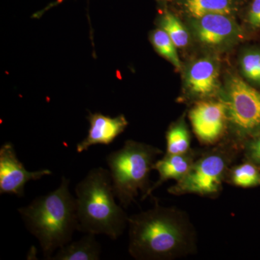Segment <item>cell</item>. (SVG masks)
I'll use <instances>...</instances> for the list:
<instances>
[{
  "mask_svg": "<svg viewBox=\"0 0 260 260\" xmlns=\"http://www.w3.org/2000/svg\"><path fill=\"white\" fill-rule=\"evenodd\" d=\"M87 119L89 121L88 135L76 145V151L79 153L86 151L93 145L112 144L128 126L123 114L111 117L101 113L90 112Z\"/></svg>",
  "mask_w": 260,
  "mask_h": 260,
  "instance_id": "cell-9",
  "label": "cell"
},
{
  "mask_svg": "<svg viewBox=\"0 0 260 260\" xmlns=\"http://www.w3.org/2000/svg\"><path fill=\"white\" fill-rule=\"evenodd\" d=\"M184 6L195 19L210 14L229 15L232 11V0H186Z\"/></svg>",
  "mask_w": 260,
  "mask_h": 260,
  "instance_id": "cell-14",
  "label": "cell"
},
{
  "mask_svg": "<svg viewBox=\"0 0 260 260\" xmlns=\"http://www.w3.org/2000/svg\"><path fill=\"white\" fill-rule=\"evenodd\" d=\"M242 73L247 79L260 85V51H246L241 59Z\"/></svg>",
  "mask_w": 260,
  "mask_h": 260,
  "instance_id": "cell-19",
  "label": "cell"
},
{
  "mask_svg": "<svg viewBox=\"0 0 260 260\" xmlns=\"http://www.w3.org/2000/svg\"><path fill=\"white\" fill-rule=\"evenodd\" d=\"M218 65L210 58L194 61L188 70L186 83L191 93L206 97L215 93L218 85Z\"/></svg>",
  "mask_w": 260,
  "mask_h": 260,
  "instance_id": "cell-11",
  "label": "cell"
},
{
  "mask_svg": "<svg viewBox=\"0 0 260 260\" xmlns=\"http://www.w3.org/2000/svg\"><path fill=\"white\" fill-rule=\"evenodd\" d=\"M190 135L184 121L171 126L167 133V154L181 155L189 153Z\"/></svg>",
  "mask_w": 260,
  "mask_h": 260,
  "instance_id": "cell-15",
  "label": "cell"
},
{
  "mask_svg": "<svg viewBox=\"0 0 260 260\" xmlns=\"http://www.w3.org/2000/svg\"><path fill=\"white\" fill-rule=\"evenodd\" d=\"M70 179L61 177L55 190L38 197L27 206L19 208L25 226L37 238L46 259L72 241L78 231L77 202L70 193Z\"/></svg>",
  "mask_w": 260,
  "mask_h": 260,
  "instance_id": "cell-2",
  "label": "cell"
},
{
  "mask_svg": "<svg viewBox=\"0 0 260 260\" xmlns=\"http://www.w3.org/2000/svg\"><path fill=\"white\" fill-rule=\"evenodd\" d=\"M194 162V158L189 153L181 155H166L160 160H156L153 169L158 172L159 179L150 188L148 196L151 194L154 189L169 179L180 180L189 172Z\"/></svg>",
  "mask_w": 260,
  "mask_h": 260,
  "instance_id": "cell-12",
  "label": "cell"
},
{
  "mask_svg": "<svg viewBox=\"0 0 260 260\" xmlns=\"http://www.w3.org/2000/svg\"><path fill=\"white\" fill-rule=\"evenodd\" d=\"M232 180L235 185L241 187H251L260 185V173L252 164L246 162L232 171Z\"/></svg>",
  "mask_w": 260,
  "mask_h": 260,
  "instance_id": "cell-18",
  "label": "cell"
},
{
  "mask_svg": "<svg viewBox=\"0 0 260 260\" xmlns=\"http://www.w3.org/2000/svg\"><path fill=\"white\" fill-rule=\"evenodd\" d=\"M249 153L252 159L256 162H260V137L250 145Z\"/></svg>",
  "mask_w": 260,
  "mask_h": 260,
  "instance_id": "cell-21",
  "label": "cell"
},
{
  "mask_svg": "<svg viewBox=\"0 0 260 260\" xmlns=\"http://www.w3.org/2000/svg\"><path fill=\"white\" fill-rule=\"evenodd\" d=\"M195 34L200 41L208 45H220L240 36V30L229 15H206L196 19Z\"/></svg>",
  "mask_w": 260,
  "mask_h": 260,
  "instance_id": "cell-10",
  "label": "cell"
},
{
  "mask_svg": "<svg viewBox=\"0 0 260 260\" xmlns=\"http://www.w3.org/2000/svg\"><path fill=\"white\" fill-rule=\"evenodd\" d=\"M227 117L225 102H199L189 112L195 134L206 143H213L221 136Z\"/></svg>",
  "mask_w": 260,
  "mask_h": 260,
  "instance_id": "cell-8",
  "label": "cell"
},
{
  "mask_svg": "<svg viewBox=\"0 0 260 260\" xmlns=\"http://www.w3.org/2000/svg\"><path fill=\"white\" fill-rule=\"evenodd\" d=\"M64 1H66V0H56V1L53 2L52 3H51V4L48 5L47 8H45L44 9L40 10V11L35 13V14H34V16L32 17L35 18H39L40 17H42V15L47 11V10H49L51 8H54V7L56 6V5L61 4V3H63V2Z\"/></svg>",
  "mask_w": 260,
  "mask_h": 260,
  "instance_id": "cell-22",
  "label": "cell"
},
{
  "mask_svg": "<svg viewBox=\"0 0 260 260\" xmlns=\"http://www.w3.org/2000/svg\"><path fill=\"white\" fill-rule=\"evenodd\" d=\"M161 150L146 143L126 140L124 146L107 156L113 189L123 208H127L139 192L148 197L150 172Z\"/></svg>",
  "mask_w": 260,
  "mask_h": 260,
  "instance_id": "cell-4",
  "label": "cell"
},
{
  "mask_svg": "<svg viewBox=\"0 0 260 260\" xmlns=\"http://www.w3.org/2000/svg\"><path fill=\"white\" fill-rule=\"evenodd\" d=\"M227 115L242 133L260 127V92L246 82L232 77L228 83Z\"/></svg>",
  "mask_w": 260,
  "mask_h": 260,
  "instance_id": "cell-6",
  "label": "cell"
},
{
  "mask_svg": "<svg viewBox=\"0 0 260 260\" xmlns=\"http://www.w3.org/2000/svg\"><path fill=\"white\" fill-rule=\"evenodd\" d=\"M51 174V171L47 169L37 172L27 170L19 160L14 145L10 142L0 148V194H14L23 198L25 184L28 181L39 180Z\"/></svg>",
  "mask_w": 260,
  "mask_h": 260,
  "instance_id": "cell-7",
  "label": "cell"
},
{
  "mask_svg": "<svg viewBox=\"0 0 260 260\" xmlns=\"http://www.w3.org/2000/svg\"><path fill=\"white\" fill-rule=\"evenodd\" d=\"M229 155L221 150L207 154L193 164L189 172L171 186L169 192L180 195L197 194L212 195L221 189L228 166Z\"/></svg>",
  "mask_w": 260,
  "mask_h": 260,
  "instance_id": "cell-5",
  "label": "cell"
},
{
  "mask_svg": "<svg viewBox=\"0 0 260 260\" xmlns=\"http://www.w3.org/2000/svg\"><path fill=\"white\" fill-rule=\"evenodd\" d=\"M160 27L167 32L178 48L185 47L189 43V35L179 18L171 13H166L160 20Z\"/></svg>",
  "mask_w": 260,
  "mask_h": 260,
  "instance_id": "cell-17",
  "label": "cell"
},
{
  "mask_svg": "<svg viewBox=\"0 0 260 260\" xmlns=\"http://www.w3.org/2000/svg\"><path fill=\"white\" fill-rule=\"evenodd\" d=\"M249 22L254 28H260V0H254L249 13Z\"/></svg>",
  "mask_w": 260,
  "mask_h": 260,
  "instance_id": "cell-20",
  "label": "cell"
},
{
  "mask_svg": "<svg viewBox=\"0 0 260 260\" xmlns=\"http://www.w3.org/2000/svg\"><path fill=\"white\" fill-rule=\"evenodd\" d=\"M78 231L104 234L112 240L120 237L128 225L122 206L116 204L110 172L95 168L75 186Z\"/></svg>",
  "mask_w": 260,
  "mask_h": 260,
  "instance_id": "cell-3",
  "label": "cell"
},
{
  "mask_svg": "<svg viewBox=\"0 0 260 260\" xmlns=\"http://www.w3.org/2000/svg\"><path fill=\"white\" fill-rule=\"evenodd\" d=\"M129 253L135 259L168 260L187 255L196 248L189 217L176 208H154L128 217Z\"/></svg>",
  "mask_w": 260,
  "mask_h": 260,
  "instance_id": "cell-1",
  "label": "cell"
},
{
  "mask_svg": "<svg viewBox=\"0 0 260 260\" xmlns=\"http://www.w3.org/2000/svg\"><path fill=\"white\" fill-rule=\"evenodd\" d=\"M150 41L154 49L160 55L170 61L177 69H181V63L178 55L177 47L165 30L162 28L154 30L150 35Z\"/></svg>",
  "mask_w": 260,
  "mask_h": 260,
  "instance_id": "cell-16",
  "label": "cell"
},
{
  "mask_svg": "<svg viewBox=\"0 0 260 260\" xmlns=\"http://www.w3.org/2000/svg\"><path fill=\"white\" fill-rule=\"evenodd\" d=\"M95 234H87L75 242H70L60 248L51 260H99L102 246L97 242Z\"/></svg>",
  "mask_w": 260,
  "mask_h": 260,
  "instance_id": "cell-13",
  "label": "cell"
}]
</instances>
